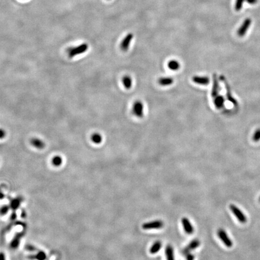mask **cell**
<instances>
[{"mask_svg": "<svg viewBox=\"0 0 260 260\" xmlns=\"http://www.w3.org/2000/svg\"><path fill=\"white\" fill-rule=\"evenodd\" d=\"M52 164L55 167H59L62 164L63 159L59 155H56L51 160Z\"/></svg>", "mask_w": 260, "mask_h": 260, "instance_id": "cell-22", "label": "cell"}, {"mask_svg": "<svg viewBox=\"0 0 260 260\" xmlns=\"http://www.w3.org/2000/svg\"><path fill=\"white\" fill-rule=\"evenodd\" d=\"M217 235L221 241L227 248H231L232 246V241L229 238L227 233L224 229H219L217 231Z\"/></svg>", "mask_w": 260, "mask_h": 260, "instance_id": "cell-4", "label": "cell"}, {"mask_svg": "<svg viewBox=\"0 0 260 260\" xmlns=\"http://www.w3.org/2000/svg\"><path fill=\"white\" fill-rule=\"evenodd\" d=\"M230 210L232 212V213L234 214L235 217L238 219V220L241 223V224H245L247 222V218L245 216V215L237 207H236L234 205H230L229 206Z\"/></svg>", "mask_w": 260, "mask_h": 260, "instance_id": "cell-3", "label": "cell"}, {"mask_svg": "<svg viewBox=\"0 0 260 260\" xmlns=\"http://www.w3.org/2000/svg\"><path fill=\"white\" fill-rule=\"evenodd\" d=\"M144 107L143 104L140 101H136L134 102L133 107V111L136 116L138 118H142L144 115Z\"/></svg>", "mask_w": 260, "mask_h": 260, "instance_id": "cell-5", "label": "cell"}, {"mask_svg": "<svg viewBox=\"0 0 260 260\" xmlns=\"http://www.w3.org/2000/svg\"><path fill=\"white\" fill-rule=\"evenodd\" d=\"M164 226V223L161 220H154L145 223L142 225V228L145 230L161 229Z\"/></svg>", "mask_w": 260, "mask_h": 260, "instance_id": "cell-2", "label": "cell"}, {"mask_svg": "<svg viewBox=\"0 0 260 260\" xmlns=\"http://www.w3.org/2000/svg\"><path fill=\"white\" fill-rule=\"evenodd\" d=\"M166 256L167 260H175L173 248L171 245L167 246L166 248Z\"/></svg>", "mask_w": 260, "mask_h": 260, "instance_id": "cell-16", "label": "cell"}, {"mask_svg": "<svg viewBox=\"0 0 260 260\" xmlns=\"http://www.w3.org/2000/svg\"><path fill=\"white\" fill-rule=\"evenodd\" d=\"M168 68L172 70H177L180 68L179 63L178 61L175 60H172L169 61L168 62Z\"/></svg>", "mask_w": 260, "mask_h": 260, "instance_id": "cell-21", "label": "cell"}, {"mask_svg": "<svg viewBox=\"0 0 260 260\" xmlns=\"http://www.w3.org/2000/svg\"><path fill=\"white\" fill-rule=\"evenodd\" d=\"M214 104L216 108L220 109L225 104V99L224 97L222 95H217L215 97Z\"/></svg>", "mask_w": 260, "mask_h": 260, "instance_id": "cell-13", "label": "cell"}, {"mask_svg": "<svg viewBox=\"0 0 260 260\" xmlns=\"http://www.w3.org/2000/svg\"><path fill=\"white\" fill-rule=\"evenodd\" d=\"M181 222L185 232L188 234H192L194 232V228L189 219L186 217H183L181 219Z\"/></svg>", "mask_w": 260, "mask_h": 260, "instance_id": "cell-8", "label": "cell"}, {"mask_svg": "<svg viewBox=\"0 0 260 260\" xmlns=\"http://www.w3.org/2000/svg\"><path fill=\"white\" fill-rule=\"evenodd\" d=\"M122 82H123V84L125 89H129L131 88L133 81H132L131 78L129 76H125L122 80Z\"/></svg>", "mask_w": 260, "mask_h": 260, "instance_id": "cell-19", "label": "cell"}, {"mask_svg": "<svg viewBox=\"0 0 260 260\" xmlns=\"http://www.w3.org/2000/svg\"><path fill=\"white\" fill-rule=\"evenodd\" d=\"M30 259H36V260H45L46 258V253L43 251H39L35 255H33L29 256Z\"/></svg>", "mask_w": 260, "mask_h": 260, "instance_id": "cell-17", "label": "cell"}, {"mask_svg": "<svg viewBox=\"0 0 260 260\" xmlns=\"http://www.w3.org/2000/svg\"><path fill=\"white\" fill-rule=\"evenodd\" d=\"M9 209H10L9 206L7 205L3 206L2 207H0V215L1 216L6 215L8 213Z\"/></svg>", "mask_w": 260, "mask_h": 260, "instance_id": "cell-25", "label": "cell"}, {"mask_svg": "<svg viewBox=\"0 0 260 260\" xmlns=\"http://www.w3.org/2000/svg\"><path fill=\"white\" fill-rule=\"evenodd\" d=\"M162 246L161 242L160 241H157L153 245L151 248H150V252L151 254H155L159 252V251L161 249Z\"/></svg>", "mask_w": 260, "mask_h": 260, "instance_id": "cell-18", "label": "cell"}, {"mask_svg": "<svg viewBox=\"0 0 260 260\" xmlns=\"http://www.w3.org/2000/svg\"><path fill=\"white\" fill-rule=\"evenodd\" d=\"M4 197V193H3L1 190H0V199H3Z\"/></svg>", "mask_w": 260, "mask_h": 260, "instance_id": "cell-32", "label": "cell"}, {"mask_svg": "<svg viewBox=\"0 0 260 260\" xmlns=\"http://www.w3.org/2000/svg\"><path fill=\"white\" fill-rule=\"evenodd\" d=\"M6 133L4 129L0 128V139H2L6 137Z\"/></svg>", "mask_w": 260, "mask_h": 260, "instance_id": "cell-28", "label": "cell"}, {"mask_svg": "<svg viewBox=\"0 0 260 260\" xmlns=\"http://www.w3.org/2000/svg\"><path fill=\"white\" fill-rule=\"evenodd\" d=\"M245 1L250 4H255L257 3L258 0H245Z\"/></svg>", "mask_w": 260, "mask_h": 260, "instance_id": "cell-31", "label": "cell"}, {"mask_svg": "<svg viewBox=\"0 0 260 260\" xmlns=\"http://www.w3.org/2000/svg\"><path fill=\"white\" fill-rule=\"evenodd\" d=\"M0 260H6V255L3 252H0Z\"/></svg>", "mask_w": 260, "mask_h": 260, "instance_id": "cell-29", "label": "cell"}, {"mask_svg": "<svg viewBox=\"0 0 260 260\" xmlns=\"http://www.w3.org/2000/svg\"><path fill=\"white\" fill-rule=\"evenodd\" d=\"M194 83L200 85H207L210 83V79L207 77L195 76L192 78Z\"/></svg>", "mask_w": 260, "mask_h": 260, "instance_id": "cell-11", "label": "cell"}, {"mask_svg": "<svg viewBox=\"0 0 260 260\" xmlns=\"http://www.w3.org/2000/svg\"><path fill=\"white\" fill-rule=\"evenodd\" d=\"M252 21L249 18H247L246 19L244 22L243 23L242 25H241V27L239 28L238 30V35L240 37H243L245 35V34L246 33L249 27H250Z\"/></svg>", "mask_w": 260, "mask_h": 260, "instance_id": "cell-6", "label": "cell"}, {"mask_svg": "<svg viewBox=\"0 0 260 260\" xmlns=\"http://www.w3.org/2000/svg\"><path fill=\"white\" fill-rule=\"evenodd\" d=\"M187 256V260H194L195 256L193 255L190 254V253H188L186 255Z\"/></svg>", "mask_w": 260, "mask_h": 260, "instance_id": "cell-30", "label": "cell"}, {"mask_svg": "<svg viewBox=\"0 0 260 260\" xmlns=\"http://www.w3.org/2000/svg\"><path fill=\"white\" fill-rule=\"evenodd\" d=\"M89 45L86 43L82 44L77 46L70 47L68 49V54L69 58H73L76 55L82 54L88 50Z\"/></svg>", "mask_w": 260, "mask_h": 260, "instance_id": "cell-1", "label": "cell"}, {"mask_svg": "<svg viewBox=\"0 0 260 260\" xmlns=\"http://www.w3.org/2000/svg\"><path fill=\"white\" fill-rule=\"evenodd\" d=\"M259 202H260V198H259Z\"/></svg>", "mask_w": 260, "mask_h": 260, "instance_id": "cell-33", "label": "cell"}, {"mask_svg": "<svg viewBox=\"0 0 260 260\" xmlns=\"http://www.w3.org/2000/svg\"><path fill=\"white\" fill-rule=\"evenodd\" d=\"M92 141L95 144H100L102 141V137L99 133H94L91 137Z\"/></svg>", "mask_w": 260, "mask_h": 260, "instance_id": "cell-23", "label": "cell"}, {"mask_svg": "<svg viewBox=\"0 0 260 260\" xmlns=\"http://www.w3.org/2000/svg\"><path fill=\"white\" fill-rule=\"evenodd\" d=\"M245 0H236L235 9L236 11H240L243 7V5Z\"/></svg>", "mask_w": 260, "mask_h": 260, "instance_id": "cell-24", "label": "cell"}, {"mask_svg": "<svg viewBox=\"0 0 260 260\" xmlns=\"http://www.w3.org/2000/svg\"><path fill=\"white\" fill-rule=\"evenodd\" d=\"M21 237V236L20 235V234H17L15 236L14 238L11 241V243H10L11 248H12L13 249H16L17 248L18 245H19V244L20 243Z\"/></svg>", "mask_w": 260, "mask_h": 260, "instance_id": "cell-20", "label": "cell"}, {"mask_svg": "<svg viewBox=\"0 0 260 260\" xmlns=\"http://www.w3.org/2000/svg\"><path fill=\"white\" fill-rule=\"evenodd\" d=\"M199 245H200V241L198 240L195 239V240H192L191 242L189 244V245L184 249L183 253L184 254L187 255V254L189 253L190 251L198 248L199 246Z\"/></svg>", "mask_w": 260, "mask_h": 260, "instance_id": "cell-10", "label": "cell"}, {"mask_svg": "<svg viewBox=\"0 0 260 260\" xmlns=\"http://www.w3.org/2000/svg\"><path fill=\"white\" fill-rule=\"evenodd\" d=\"M219 89H220L219 84L217 78V76L216 74H214L213 77V86L211 90V96L213 97H216V96H217Z\"/></svg>", "mask_w": 260, "mask_h": 260, "instance_id": "cell-12", "label": "cell"}, {"mask_svg": "<svg viewBox=\"0 0 260 260\" xmlns=\"http://www.w3.org/2000/svg\"><path fill=\"white\" fill-rule=\"evenodd\" d=\"M133 38V34L132 33H128L123 39L121 44V48L123 51H126L131 44Z\"/></svg>", "mask_w": 260, "mask_h": 260, "instance_id": "cell-7", "label": "cell"}, {"mask_svg": "<svg viewBox=\"0 0 260 260\" xmlns=\"http://www.w3.org/2000/svg\"><path fill=\"white\" fill-rule=\"evenodd\" d=\"M20 200H19L18 199H14L11 203V207L13 209H16L17 208V207L20 205Z\"/></svg>", "mask_w": 260, "mask_h": 260, "instance_id": "cell-27", "label": "cell"}, {"mask_svg": "<svg viewBox=\"0 0 260 260\" xmlns=\"http://www.w3.org/2000/svg\"><path fill=\"white\" fill-rule=\"evenodd\" d=\"M220 77H221L220 79L223 81V82L224 83L225 86V88H226V90H227L226 94H227V98L229 102H232L233 104H234V105H237V101L235 99V98L232 97V94H231V92L230 87H229V85L228 84V83H227V81H226L225 78H224V77H222V76H221Z\"/></svg>", "mask_w": 260, "mask_h": 260, "instance_id": "cell-9", "label": "cell"}, {"mask_svg": "<svg viewBox=\"0 0 260 260\" xmlns=\"http://www.w3.org/2000/svg\"><path fill=\"white\" fill-rule=\"evenodd\" d=\"M253 140L257 142L260 140V129H258L253 136Z\"/></svg>", "mask_w": 260, "mask_h": 260, "instance_id": "cell-26", "label": "cell"}, {"mask_svg": "<svg viewBox=\"0 0 260 260\" xmlns=\"http://www.w3.org/2000/svg\"><path fill=\"white\" fill-rule=\"evenodd\" d=\"M31 143L33 146L38 148V149L41 150L45 147V143L42 140L38 138L32 139L31 140Z\"/></svg>", "mask_w": 260, "mask_h": 260, "instance_id": "cell-14", "label": "cell"}, {"mask_svg": "<svg viewBox=\"0 0 260 260\" xmlns=\"http://www.w3.org/2000/svg\"><path fill=\"white\" fill-rule=\"evenodd\" d=\"M158 83L161 86H168L174 83V80L171 77H162L158 80Z\"/></svg>", "mask_w": 260, "mask_h": 260, "instance_id": "cell-15", "label": "cell"}]
</instances>
